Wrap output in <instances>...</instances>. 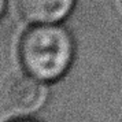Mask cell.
<instances>
[{
  "label": "cell",
  "instance_id": "1",
  "mask_svg": "<svg viewBox=\"0 0 122 122\" xmlns=\"http://www.w3.org/2000/svg\"><path fill=\"white\" fill-rule=\"evenodd\" d=\"M19 56L25 70L41 81L65 76L74 58L71 34L56 23H39L23 34Z\"/></svg>",
  "mask_w": 122,
  "mask_h": 122
},
{
  "label": "cell",
  "instance_id": "2",
  "mask_svg": "<svg viewBox=\"0 0 122 122\" xmlns=\"http://www.w3.org/2000/svg\"><path fill=\"white\" fill-rule=\"evenodd\" d=\"M43 100L44 88L33 76H11L1 89V103L14 114L33 112L41 106Z\"/></svg>",
  "mask_w": 122,
  "mask_h": 122
},
{
  "label": "cell",
  "instance_id": "3",
  "mask_svg": "<svg viewBox=\"0 0 122 122\" xmlns=\"http://www.w3.org/2000/svg\"><path fill=\"white\" fill-rule=\"evenodd\" d=\"M25 19L36 23H56L66 18L76 0H17Z\"/></svg>",
  "mask_w": 122,
  "mask_h": 122
},
{
  "label": "cell",
  "instance_id": "4",
  "mask_svg": "<svg viewBox=\"0 0 122 122\" xmlns=\"http://www.w3.org/2000/svg\"><path fill=\"white\" fill-rule=\"evenodd\" d=\"M4 7H6V0H0V17L4 11Z\"/></svg>",
  "mask_w": 122,
  "mask_h": 122
},
{
  "label": "cell",
  "instance_id": "5",
  "mask_svg": "<svg viewBox=\"0 0 122 122\" xmlns=\"http://www.w3.org/2000/svg\"><path fill=\"white\" fill-rule=\"evenodd\" d=\"M14 122H37V121H32V119H19V121H14Z\"/></svg>",
  "mask_w": 122,
  "mask_h": 122
}]
</instances>
